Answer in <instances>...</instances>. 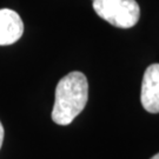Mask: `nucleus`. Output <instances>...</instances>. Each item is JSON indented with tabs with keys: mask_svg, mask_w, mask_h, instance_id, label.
Segmentation results:
<instances>
[{
	"mask_svg": "<svg viewBox=\"0 0 159 159\" xmlns=\"http://www.w3.org/2000/svg\"><path fill=\"white\" fill-rule=\"evenodd\" d=\"M89 100V83L85 74L74 71L59 80L56 87V99L52 110V120L58 125H70Z\"/></svg>",
	"mask_w": 159,
	"mask_h": 159,
	"instance_id": "1",
	"label": "nucleus"
},
{
	"mask_svg": "<svg viewBox=\"0 0 159 159\" xmlns=\"http://www.w3.org/2000/svg\"><path fill=\"white\" fill-rule=\"evenodd\" d=\"M93 10L99 17L119 29L133 27L140 18L136 0H93Z\"/></svg>",
	"mask_w": 159,
	"mask_h": 159,
	"instance_id": "2",
	"label": "nucleus"
},
{
	"mask_svg": "<svg viewBox=\"0 0 159 159\" xmlns=\"http://www.w3.org/2000/svg\"><path fill=\"white\" fill-rule=\"evenodd\" d=\"M140 100L148 112L159 113V64H152L146 68L143 77Z\"/></svg>",
	"mask_w": 159,
	"mask_h": 159,
	"instance_id": "3",
	"label": "nucleus"
},
{
	"mask_svg": "<svg viewBox=\"0 0 159 159\" xmlns=\"http://www.w3.org/2000/svg\"><path fill=\"white\" fill-rule=\"evenodd\" d=\"M24 23L20 16L10 8L0 10V46L12 45L21 38Z\"/></svg>",
	"mask_w": 159,
	"mask_h": 159,
	"instance_id": "4",
	"label": "nucleus"
},
{
	"mask_svg": "<svg viewBox=\"0 0 159 159\" xmlns=\"http://www.w3.org/2000/svg\"><path fill=\"white\" fill-rule=\"evenodd\" d=\"M4 136H5V131H4V126L0 121V148L2 146V142H4Z\"/></svg>",
	"mask_w": 159,
	"mask_h": 159,
	"instance_id": "5",
	"label": "nucleus"
},
{
	"mask_svg": "<svg viewBox=\"0 0 159 159\" xmlns=\"http://www.w3.org/2000/svg\"><path fill=\"white\" fill-rule=\"evenodd\" d=\"M151 159H159V153H157L156 156H153V157H152Z\"/></svg>",
	"mask_w": 159,
	"mask_h": 159,
	"instance_id": "6",
	"label": "nucleus"
}]
</instances>
